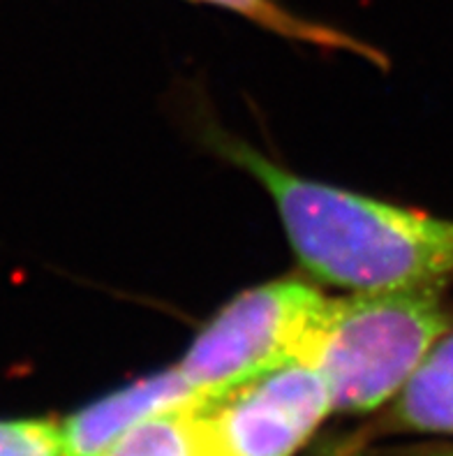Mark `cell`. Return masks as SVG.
Listing matches in <instances>:
<instances>
[{
    "label": "cell",
    "instance_id": "52a82bcc",
    "mask_svg": "<svg viewBox=\"0 0 453 456\" xmlns=\"http://www.w3.org/2000/svg\"><path fill=\"white\" fill-rule=\"evenodd\" d=\"M201 403L204 399L150 417L100 456H220Z\"/></svg>",
    "mask_w": 453,
    "mask_h": 456
},
{
    "label": "cell",
    "instance_id": "5b68a950",
    "mask_svg": "<svg viewBox=\"0 0 453 456\" xmlns=\"http://www.w3.org/2000/svg\"><path fill=\"white\" fill-rule=\"evenodd\" d=\"M199 399L176 366L142 378L63 419V456H100L150 417Z\"/></svg>",
    "mask_w": 453,
    "mask_h": 456
},
{
    "label": "cell",
    "instance_id": "ba28073f",
    "mask_svg": "<svg viewBox=\"0 0 453 456\" xmlns=\"http://www.w3.org/2000/svg\"><path fill=\"white\" fill-rule=\"evenodd\" d=\"M197 3H206V5L222 7V10L234 12V14H241V17L250 19V21H255L262 28L285 35L289 40L315 45L321 46V49H336V52L340 49V52L361 53V56L370 58V61H377L375 58L377 53H375L373 46L363 45V42H359L352 35L340 33V30L331 28V26L296 17L287 7L278 5L276 0H197Z\"/></svg>",
    "mask_w": 453,
    "mask_h": 456
},
{
    "label": "cell",
    "instance_id": "277c9868",
    "mask_svg": "<svg viewBox=\"0 0 453 456\" xmlns=\"http://www.w3.org/2000/svg\"><path fill=\"white\" fill-rule=\"evenodd\" d=\"M201 408L220 456H294L333 412V401L320 370L292 359Z\"/></svg>",
    "mask_w": 453,
    "mask_h": 456
},
{
    "label": "cell",
    "instance_id": "7a4b0ae2",
    "mask_svg": "<svg viewBox=\"0 0 453 456\" xmlns=\"http://www.w3.org/2000/svg\"><path fill=\"white\" fill-rule=\"evenodd\" d=\"M451 327L444 285L354 292L324 301L296 359L327 380L333 411L361 415L396 399Z\"/></svg>",
    "mask_w": 453,
    "mask_h": 456
},
{
    "label": "cell",
    "instance_id": "6da1fadb",
    "mask_svg": "<svg viewBox=\"0 0 453 456\" xmlns=\"http://www.w3.org/2000/svg\"><path fill=\"white\" fill-rule=\"evenodd\" d=\"M213 144L264 185L294 253L317 281L384 292L453 278V218L305 179L227 134Z\"/></svg>",
    "mask_w": 453,
    "mask_h": 456
},
{
    "label": "cell",
    "instance_id": "3957f363",
    "mask_svg": "<svg viewBox=\"0 0 453 456\" xmlns=\"http://www.w3.org/2000/svg\"><path fill=\"white\" fill-rule=\"evenodd\" d=\"M327 297L308 281L280 278L224 304L176 364L204 399L239 387L299 357Z\"/></svg>",
    "mask_w": 453,
    "mask_h": 456
},
{
    "label": "cell",
    "instance_id": "8992f818",
    "mask_svg": "<svg viewBox=\"0 0 453 456\" xmlns=\"http://www.w3.org/2000/svg\"><path fill=\"white\" fill-rule=\"evenodd\" d=\"M379 428L384 434L453 436V327L396 394Z\"/></svg>",
    "mask_w": 453,
    "mask_h": 456
},
{
    "label": "cell",
    "instance_id": "9c48e42d",
    "mask_svg": "<svg viewBox=\"0 0 453 456\" xmlns=\"http://www.w3.org/2000/svg\"><path fill=\"white\" fill-rule=\"evenodd\" d=\"M0 456H63L61 422L49 417L0 419Z\"/></svg>",
    "mask_w": 453,
    "mask_h": 456
}]
</instances>
